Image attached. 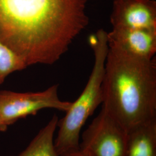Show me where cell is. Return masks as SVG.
I'll list each match as a JSON object with an SVG mask.
<instances>
[{"label": "cell", "instance_id": "obj_1", "mask_svg": "<svg viewBox=\"0 0 156 156\" xmlns=\"http://www.w3.org/2000/svg\"><path fill=\"white\" fill-rule=\"evenodd\" d=\"M87 0H0V42L27 67L51 65L89 22Z\"/></svg>", "mask_w": 156, "mask_h": 156}, {"label": "cell", "instance_id": "obj_2", "mask_svg": "<svg viewBox=\"0 0 156 156\" xmlns=\"http://www.w3.org/2000/svg\"><path fill=\"white\" fill-rule=\"evenodd\" d=\"M102 87L101 109L127 132L156 120L154 58H140L109 46Z\"/></svg>", "mask_w": 156, "mask_h": 156}, {"label": "cell", "instance_id": "obj_3", "mask_svg": "<svg viewBox=\"0 0 156 156\" xmlns=\"http://www.w3.org/2000/svg\"><path fill=\"white\" fill-rule=\"evenodd\" d=\"M89 41L94 55V66L82 93L71 103L65 116L58 120V131L54 144L58 156L79 149L80 131L102 102V86L109 49L107 32L103 29L98 30L90 36Z\"/></svg>", "mask_w": 156, "mask_h": 156}, {"label": "cell", "instance_id": "obj_4", "mask_svg": "<svg viewBox=\"0 0 156 156\" xmlns=\"http://www.w3.org/2000/svg\"><path fill=\"white\" fill-rule=\"evenodd\" d=\"M58 86L55 84L39 92L16 93L0 90V120L7 127L19 120L35 115L44 109L66 112L71 102L60 99Z\"/></svg>", "mask_w": 156, "mask_h": 156}, {"label": "cell", "instance_id": "obj_5", "mask_svg": "<svg viewBox=\"0 0 156 156\" xmlns=\"http://www.w3.org/2000/svg\"><path fill=\"white\" fill-rule=\"evenodd\" d=\"M128 132L101 109L83 133L79 149L89 156H124Z\"/></svg>", "mask_w": 156, "mask_h": 156}, {"label": "cell", "instance_id": "obj_6", "mask_svg": "<svg viewBox=\"0 0 156 156\" xmlns=\"http://www.w3.org/2000/svg\"><path fill=\"white\" fill-rule=\"evenodd\" d=\"M111 23L112 28L156 31V1L114 0Z\"/></svg>", "mask_w": 156, "mask_h": 156}, {"label": "cell", "instance_id": "obj_7", "mask_svg": "<svg viewBox=\"0 0 156 156\" xmlns=\"http://www.w3.org/2000/svg\"><path fill=\"white\" fill-rule=\"evenodd\" d=\"M108 46L133 56L151 59L156 53V31L112 28L107 33Z\"/></svg>", "mask_w": 156, "mask_h": 156}, {"label": "cell", "instance_id": "obj_8", "mask_svg": "<svg viewBox=\"0 0 156 156\" xmlns=\"http://www.w3.org/2000/svg\"><path fill=\"white\" fill-rule=\"evenodd\" d=\"M124 156H156V120L128 132Z\"/></svg>", "mask_w": 156, "mask_h": 156}, {"label": "cell", "instance_id": "obj_9", "mask_svg": "<svg viewBox=\"0 0 156 156\" xmlns=\"http://www.w3.org/2000/svg\"><path fill=\"white\" fill-rule=\"evenodd\" d=\"M58 120V117L54 115L24 151L17 156H58L54 144Z\"/></svg>", "mask_w": 156, "mask_h": 156}, {"label": "cell", "instance_id": "obj_10", "mask_svg": "<svg viewBox=\"0 0 156 156\" xmlns=\"http://www.w3.org/2000/svg\"><path fill=\"white\" fill-rule=\"evenodd\" d=\"M26 67L21 58L0 42V84L10 74Z\"/></svg>", "mask_w": 156, "mask_h": 156}, {"label": "cell", "instance_id": "obj_11", "mask_svg": "<svg viewBox=\"0 0 156 156\" xmlns=\"http://www.w3.org/2000/svg\"><path fill=\"white\" fill-rule=\"evenodd\" d=\"M59 156H89L83 151H81L80 149L77 150L69 151L62 154Z\"/></svg>", "mask_w": 156, "mask_h": 156}, {"label": "cell", "instance_id": "obj_12", "mask_svg": "<svg viewBox=\"0 0 156 156\" xmlns=\"http://www.w3.org/2000/svg\"><path fill=\"white\" fill-rule=\"evenodd\" d=\"M8 127L5 126L4 124L2 123V122L0 120V132H4L6 131Z\"/></svg>", "mask_w": 156, "mask_h": 156}]
</instances>
